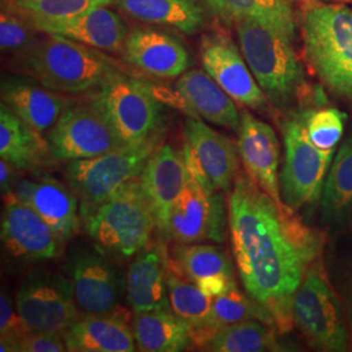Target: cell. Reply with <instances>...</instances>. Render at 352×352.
Listing matches in <instances>:
<instances>
[{
  "mask_svg": "<svg viewBox=\"0 0 352 352\" xmlns=\"http://www.w3.org/2000/svg\"><path fill=\"white\" fill-rule=\"evenodd\" d=\"M228 228L236 269L247 294L279 331L294 325L292 302L322 238L294 210L276 201L251 177L239 174L230 192Z\"/></svg>",
  "mask_w": 352,
  "mask_h": 352,
  "instance_id": "cell-1",
  "label": "cell"
},
{
  "mask_svg": "<svg viewBox=\"0 0 352 352\" xmlns=\"http://www.w3.org/2000/svg\"><path fill=\"white\" fill-rule=\"evenodd\" d=\"M42 34L16 58V64L24 75L51 90L74 96L91 94L122 72L118 62L101 50L59 34Z\"/></svg>",
  "mask_w": 352,
  "mask_h": 352,
  "instance_id": "cell-2",
  "label": "cell"
},
{
  "mask_svg": "<svg viewBox=\"0 0 352 352\" xmlns=\"http://www.w3.org/2000/svg\"><path fill=\"white\" fill-rule=\"evenodd\" d=\"M239 47L273 107L286 110L302 94L305 77L294 38L254 20L235 23Z\"/></svg>",
  "mask_w": 352,
  "mask_h": 352,
  "instance_id": "cell-3",
  "label": "cell"
},
{
  "mask_svg": "<svg viewBox=\"0 0 352 352\" xmlns=\"http://www.w3.org/2000/svg\"><path fill=\"white\" fill-rule=\"evenodd\" d=\"M304 55L334 96L352 104V10L311 4L302 17Z\"/></svg>",
  "mask_w": 352,
  "mask_h": 352,
  "instance_id": "cell-4",
  "label": "cell"
},
{
  "mask_svg": "<svg viewBox=\"0 0 352 352\" xmlns=\"http://www.w3.org/2000/svg\"><path fill=\"white\" fill-rule=\"evenodd\" d=\"M89 238L103 252L129 258L148 247L155 219L139 177L81 217Z\"/></svg>",
  "mask_w": 352,
  "mask_h": 352,
  "instance_id": "cell-5",
  "label": "cell"
},
{
  "mask_svg": "<svg viewBox=\"0 0 352 352\" xmlns=\"http://www.w3.org/2000/svg\"><path fill=\"white\" fill-rule=\"evenodd\" d=\"M89 102L104 116L122 145L140 144L164 132V103L146 80L122 71L93 91Z\"/></svg>",
  "mask_w": 352,
  "mask_h": 352,
  "instance_id": "cell-6",
  "label": "cell"
},
{
  "mask_svg": "<svg viewBox=\"0 0 352 352\" xmlns=\"http://www.w3.org/2000/svg\"><path fill=\"white\" fill-rule=\"evenodd\" d=\"M162 135L135 145H122L94 158L69 161L65 175L69 187L81 200V217L111 197L128 182L139 177Z\"/></svg>",
  "mask_w": 352,
  "mask_h": 352,
  "instance_id": "cell-7",
  "label": "cell"
},
{
  "mask_svg": "<svg viewBox=\"0 0 352 352\" xmlns=\"http://www.w3.org/2000/svg\"><path fill=\"white\" fill-rule=\"evenodd\" d=\"M283 164L279 171L280 200L294 212L318 201L334 151H321L309 140L304 111L289 113L282 124Z\"/></svg>",
  "mask_w": 352,
  "mask_h": 352,
  "instance_id": "cell-8",
  "label": "cell"
},
{
  "mask_svg": "<svg viewBox=\"0 0 352 352\" xmlns=\"http://www.w3.org/2000/svg\"><path fill=\"white\" fill-rule=\"evenodd\" d=\"M292 321L322 351H346L349 331L340 299L318 261L309 267L292 302Z\"/></svg>",
  "mask_w": 352,
  "mask_h": 352,
  "instance_id": "cell-9",
  "label": "cell"
},
{
  "mask_svg": "<svg viewBox=\"0 0 352 352\" xmlns=\"http://www.w3.org/2000/svg\"><path fill=\"white\" fill-rule=\"evenodd\" d=\"M78 309L72 279L56 272L29 273L16 295V311L30 331L63 334L80 318Z\"/></svg>",
  "mask_w": 352,
  "mask_h": 352,
  "instance_id": "cell-10",
  "label": "cell"
},
{
  "mask_svg": "<svg viewBox=\"0 0 352 352\" xmlns=\"http://www.w3.org/2000/svg\"><path fill=\"white\" fill-rule=\"evenodd\" d=\"M228 223V206L221 192L208 193L189 175L186 188L171 205L158 231L167 241L193 244L223 243Z\"/></svg>",
  "mask_w": 352,
  "mask_h": 352,
  "instance_id": "cell-11",
  "label": "cell"
},
{
  "mask_svg": "<svg viewBox=\"0 0 352 352\" xmlns=\"http://www.w3.org/2000/svg\"><path fill=\"white\" fill-rule=\"evenodd\" d=\"M183 132L182 155L189 175L208 193H230L238 176V145L201 119H187Z\"/></svg>",
  "mask_w": 352,
  "mask_h": 352,
  "instance_id": "cell-12",
  "label": "cell"
},
{
  "mask_svg": "<svg viewBox=\"0 0 352 352\" xmlns=\"http://www.w3.org/2000/svg\"><path fill=\"white\" fill-rule=\"evenodd\" d=\"M46 139L51 158L68 162L94 158L122 146L104 116L90 102L68 106Z\"/></svg>",
  "mask_w": 352,
  "mask_h": 352,
  "instance_id": "cell-13",
  "label": "cell"
},
{
  "mask_svg": "<svg viewBox=\"0 0 352 352\" xmlns=\"http://www.w3.org/2000/svg\"><path fill=\"white\" fill-rule=\"evenodd\" d=\"M0 238L3 253L14 263L51 260L63 251L64 240L13 192L4 196Z\"/></svg>",
  "mask_w": 352,
  "mask_h": 352,
  "instance_id": "cell-14",
  "label": "cell"
},
{
  "mask_svg": "<svg viewBox=\"0 0 352 352\" xmlns=\"http://www.w3.org/2000/svg\"><path fill=\"white\" fill-rule=\"evenodd\" d=\"M71 279L78 308L85 315H107L119 308L126 285L122 272L101 248L76 247L69 257Z\"/></svg>",
  "mask_w": 352,
  "mask_h": 352,
  "instance_id": "cell-15",
  "label": "cell"
},
{
  "mask_svg": "<svg viewBox=\"0 0 352 352\" xmlns=\"http://www.w3.org/2000/svg\"><path fill=\"white\" fill-rule=\"evenodd\" d=\"M200 59L204 71L235 102L257 113L269 111V100L252 74L243 54L223 33L201 38Z\"/></svg>",
  "mask_w": 352,
  "mask_h": 352,
  "instance_id": "cell-16",
  "label": "cell"
},
{
  "mask_svg": "<svg viewBox=\"0 0 352 352\" xmlns=\"http://www.w3.org/2000/svg\"><path fill=\"white\" fill-rule=\"evenodd\" d=\"M122 56L145 75L164 80L180 77L190 64L188 50L179 38L149 26L129 30Z\"/></svg>",
  "mask_w": 352,
  "mask_h": 352,
  "instance_id": "cell-17",
  "label": "cell"
},
{
  "mask_svg": "<svg viewBox=\"0 0 352 352\" xmlns=\"http://www.w3.org/2000/svg\"><path fill=\"white\" fill-rule=\"evenodd\" d=\"M236 145L245 173L270 197L282 202L279 192L280 146L273 126L250 111L241 110Z\"/></svg>",
  "mask_w": 352,
  "mask_h": 352,
  "instance_id": "cell-18",
  "label": "cell"
},
{
  "mask_svg": "<svg viewBox=\"0 0 352 352\" xmlns=\"http://www.w3.org/2000/svg\"><path fill=\"white\" fill-rule=\"evenodd\" d=\"M0 94L3 103L42 135L49 132L64 110L75 102L29 76H3Z\"/></svg>",
  "mask_w": 352,
  "mask_h": 352,
  "instance_id": "cell-19",
  "label": "cell"
},
{
  "mask_svg": "<svg viewBox=\"0 0 352 352\" xmlns=\"http://www.w3.org/2000/svg\"><path fill=\"white\" fill-rule=\"evenodd\" d=\"M13 193L33 208L64 241L77 234L82 219L77 195L71 187H65L50 176H43L17 182Z\"/></svg>",
  "mask_w": 352,
  "mask_h": 352,
  "instance_id": "cell-20",
  "label": "cell"
},
{
  "mask_svg": "<svg viewBox=\"0 0 352 352\" xmlns=\"http://www.w3.org/2000/svg\"><path fill=\"white\" fill-rule=\"evenodd\" d=\"M188 179L182 151L168 144H161L142 168L140 186L149 202L157 231L164 226L171 205L186 188Z\"/></svg>",
  "mask_w": 352,
  "mask_h": 352,
  "instance_id": "cell-21",
  "label": "cell"
},
{
  "mask_svg": "<svg viewBox=\"0 0 352 352\" xmlns=\"http://www.w3.org/2000/svg\"><path fill=\"white\" fill-rule=\"evenodd\" d=\"M129 324V316L123 308L107 315L80 317L63 333L67 351H135L136 342Z\"/></svg>",
  "mask_w": 352,
  "mask_h": 352,
  "instance_id": "cell-22",
  "label": "cell"
},
{
  "mask_svg": "<svg viewBox=\"0 0 352 352\" xmlns=\"http://www.w3.org/2000/svg\"><path fill=\"white\" fill-rule=\"evenodd\" d=\"M168 254L162 245L140 251L128 269L126 302L135 314L170 309L167 289Z\"/></svg>",
  "mask_w": 352,
  "mask_h": 352,
  "instance_id": "cell-23",
  "label": "cell"
},
{
  "mask_svg": "<svg viewBox=\"0 0 352 352\" xmlns=\"http://www.w3.org/2000/svg\"><path fill=\"white\" fill-rule=\"evenodd\" d=\"M37 30L71 38L97 50L122 54L131 29L119 13L104 6L62 23L38 26Z\"/></svg>",
  "mask_w": 352,
  "mask_h": 352,
  "instance_id": "cell-24",
  "label": "cell"
},
{
  "mask_svg": "<svg viewBox=\"0 0 352 352\" xmlns=\"http://www.w3.org/2000/svg\"><path fill=\"white\" fill-rule=\"evenodd\" d=\"M175 88L186 100L195 119H205L214 126L238 132L240 113L235 101L210 76L201 69L184 72Z\"/></svg>",
  "mask_w": 352,
  "mask_h": 352,
  "instance_id": "cell-25",
  "label": "cell"
},
{
  "mask_svg": "<svg viewBox=\"0 0 352 352\" xmlns=\"http://www.w3.org/2000/svg\"><path fill=\"white\" fill-rule=\"evenodd\" d=\"M115 4L133 20L173 28L187 36L196 34L205 24L199 0H115Z\"/></svg>",
  "mask_w": 352,
  "mask_h": 352,
  "instance_id": "cell-26",
  "label": "cell"
},
{
  "mask_svg": "<svg viewBox=\"0 0 352 352\" xmlns=\"http://www.w3.org/2000/svg\"><path fill=\"white\" fill-rule=\"evenodd\" d=\"M320 210L327 226L352 223V133L333 158L320 199Z\"/></svg>",
  "mask_w": 352,
  "mask_h": 352,
  "instance_id": "cell-27",
  "label": "cell"
},
{
  "mask_svg": "<svg viewBox=\"0 0 352 352\" xmlns=\"http://www.w3.org/2000/svg\"><path fill=\"white\" fill-rule=\"evenodd\" d=\"M132 331L142 352L186 351L192 343L188 324L171 309L135 314Z\"/></svg>",
  "mask_w": 352,
  "mask_h": 352,
  "instance_id": "cell-28",
  "label": "cell"
},
{
  "mask_svg": "<svg viewBox=\"0 0 352 352\" xmlns=\"http://www.w3.org/2000/svg\"><path fill=\"white\" fill-rule=\"evenodd\" d=\"M50 155L42 133L26 124L12 110L0 104V157L17 168H32Z\"/></svg>",
  "mask_w": 352,
  "mask_h": 352,
  "instance_id": "cell-29",
  "label": "cell"
},
{
  "mask_svg": "<svg viewBox=\"0 0 352 352\" xmlns=\"http://www.w3.org/2000/svg\"><path fill=\"white\" fill-rule=\"evenodd\" d=\"M247 320H260L274 327L272 317L264 308L254 302L248 294L244 295L235 285L225 294L212 299V307L204 327L190 333L192 343L202 349L219 329Z\"/></svg>",
  "mask_w": 352,
  "mask_h": 352,
  "instance_id": "cell-30",
  "label": "cell"
},
{
  "mask_svg": "<svg viewBox=\"0 0 352 352\" xmlns=\"http://www.w3.org/2000/svg\"><path fill=\"white\" fill-rule=\"evenodd\" d=\"M204 3L227 23L254 20L295 37V19L287 0H204Z\"/></svg>",
  "mask_w": 352,
  "mask_h": 352,
  "instance_id": "cell-31",
  "label": "cell"
},
{
  "mask_svg": "<svg viewBox=\"0 0 352 352\" xmlns=\"http://www.w3.org/2000/svg\"><path fill=\"white\" fill-rule=\"evenodd\" d=\"M170 263L179 273L197 285L217 276L234 277V264L227 252L212 244H174Z\"/></svg>",
  "mask_w": 352,
  "mask_h": 352,
  "instance_id": "cell-32",
  "label": "cell"
},
{
  "mask_svg": "<svg viewBox=\"0 0 352 352\" xmlns=\"http://www.w3.org/2000/svg\"><path fill=\"white\" fill-rule=\"evenodd\" d=\"M212 352L282 351L274 329L260 320H247L219 329L202 347Z\"/></svg>",
  "mask_w": 352,
  "mask_h": 352,
  "instance_id": "cell-33",
  "label": "cell"
},
{
  "mask_svg": "<svg viewBox=\"0 0 352 352\" xmlns=\"http://www.w3.org/2000/svg\"><path fill=\"white\" fill-rule=\"evenodd\" d=\"M167 289L170 309L188 324L190 333L204 327L212 307V298L197 285L179 273L170 263L167 270Z\"/></svg>",
  "mask_w": 352,
  "mask_h": 352,
  "instance_id": "cell-34",
  "label": "cell"
},
{
  "mask_svg": "<svg viewBox=\"0 0 352 352\" xmlns=\"http://www.w3.org/2000/svg\"><path fill=\"white\" fill-rule=\"evenodd\" d=\"M111 3L115 0H20L6 4L37 29L38 26L62 23Z\"/></svg>",
  "mask_w": 352,
  "mask_h": 352,
  "instance_id": "cell-35",
  "label": "cell"
},
{
  "mask_svg": "<svg viewBox=\"0 0 352 352\" xmlns=\"http://www.w3.org/2000/svg\"><path fill=\"white\" fill-rule=\"evenodd\" d=\"M304 111L309 140L321 151H336L343 136L346 113L338 109H307Z\"/></svg>",
  "mask_w": 352,
  "mask_h": 352,
  "instance_id": "cell-36",
  "label": "cell"
},
{
  "mask_svg": "<svg viewBox=\"0 0 352 352\" xmlns=\"http://www.w3.org/2000/svg\"><path fill=\"white\" fill-rule=\"evenodd\" d=\"M39 33L21 14L3 3L0 13V49L4 55H12L14 59L23 55L37 42Z\"/></svg>",
  "mask_w": 352,
  "mask_h": 352,
  "instance_id": "cell-37",
  "label": "cell"
},
{
  "mask_svg": "<svg viewBox=\"0 0 352 352\" xmlns=\"http://www.w3.org/2000/svg\"><path fill=\"white\" fill-rule=\"evenodd\" d=\"M30 330L25 327L6 292L0 295V351H17L19 340Z\"/></svg>",
  "mask_w": 352,
  "mask_h": 352,
  "instance_id": "cell-38",
  "label": "cell"
},
{
  "mask_svg": "<svg viewBox=\"0 0 352 352\" xmlns=\"http://www.w3.org/2000/svg\"><path fill=\"white\" fill-rule=\"evenodd\" d=\"M67 351L63 334L29 331L19 340L17 352H63Z\"/></svg>",
  "mask_w": 352,
  "mask_h": 352,
  "instance_id": "cell-39",
  "label": "cell"
},
{
  "mask_svg": "<svg viewBox=\"0 0 352 352\" xmlns=\"http://www.w3.org/2000/svg\"><path fill=\"white\" fill-rule=\"evenodd\" d=\"M17 167H14L13 164L1 160L0 161V189H1V195L6 196L8 193L13 192V188L16 186V170Z\"/></svg>",
  "mask_w": 352,
  "mask_h": 352,
  "instance_id": "cell-40",
  "label": "cell"
},
{
  "mask_svg": "<svg viewBox=\"0 0 352 352\" xmlns=\"http://www.w3.org/2000/svg\"><path fill=\"white\" fill-rule=\"evenodd\" d=\"M3 1H6V3H14V1H20V0H3Z\"/></svg>",
  "mask_w": 352,
  "mask_h": 352,
  "instance_id": "cell-41",
  "label": "cell"
},
{
  "mask_svg": "<svg viewBox=\"0 0 352 352\" xmlns=\"http://www.w3.org/2000/svg\"><path fill=\"white\" fill-rule=\"evenodd\" d=\"M350 312H351V324H352V298H351V302H350Z\"/></svg>",
  "mask_w": 352,
  "mask_h": 352,
  "instance_id": "cell-42",
  "label": "cell"
}]
</instances>
